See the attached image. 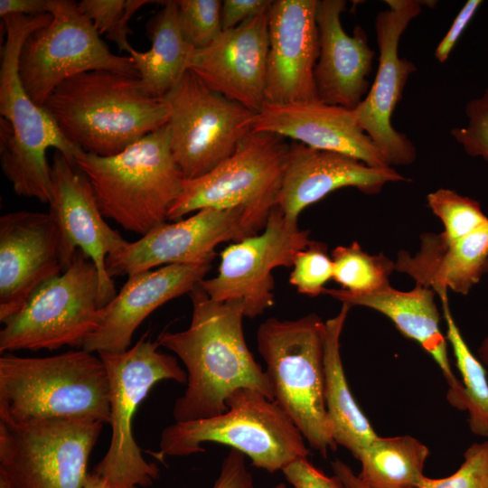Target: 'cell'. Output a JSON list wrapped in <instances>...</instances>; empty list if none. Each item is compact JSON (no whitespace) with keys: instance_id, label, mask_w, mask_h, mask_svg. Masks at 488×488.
Listing matches in <instances>:
<instances>
[{"instance_id":"obj_1","label":"cell","mask_w":488,"mask_h":488,"mask_svg":"<svg viewBox=\"0 0 488 488\" xmlns=\"http://www.w3.org/2000/svg\"><path fill=\"white\" fill-rule=\"evenodd\" d=\"M189 295L192 304L189 327L180 332L163 331L156 339L186 369V389L173 408L175 422L225 412L227 399L241 388L274 400L269 379L245 340L241 301H215L199 285Z\"/></svg>"},{"instance_id":"obj_2","label":"cell","mask_w":488,"mask_h":488,"mask_svg":"<svg viewBox=\"0 0 488 488\" xmlns=\"http://www.w3.org/2000/svg\"><path fill=\"white\" fill-rule=\"evenodd\" d=\"M62 135L85 153L112 156L168 123L163 100L138 77L98 70L58 86L42 106Z\"/></svg>"},{"instance_id":"obj_3","label":"cell","mask_w":488,"mask_h":488,"mask_svg":"<svg viewBox=\"0 0 488 488\" xmlns=\"http://www.w3.org/2000/svg\"><path fill=\"white\" fill-rule=\"evenodd\" d=\"M51 19L49 13L3 17L6 38L0 62L1 167L16 194L43 203H49L52 189L46 151L55 148L73 164L84 152L62 135L43 107L33 102L20 78L19 57L24 41Z\"/></svg>"},{"instance_id":"obj_4","label":"cell","mask_w":488,"mask_h":488,"mask_svg":"<svg viewBox=\"0 0 488 488\" xmlns=\"http://www.w3.org/2000/svg\"><path fill=\"white\" fill-rule=\"evenodd\" d=\"M47 418L109 422V383L99 356L86 350L48 357H0V421Z\"/></svg>"},{"instance_id":"obj_5","label":"cell","mask_w":488,"mask_h":488,"mask_svg":"<svg viewBox=\"0 0 488 488\" xmlns=\"http://www.w3.org/2000/svg\"><path fill=\"white\" fill-rule=\"evenodd\" d=\"M75 164L89 181L103 216L141 236L165 222L184 182L167 124L117 155L83 152Z\"/></svg>"},{"instance_id":"obj_6","label":"cell","mask_w":488,"mask_h":488,"mask_svg":"<svg viewBox=\"0 0 488 488\" xmlns=\"http://www.w3.org/2000/svg\"><path fill=\"white\" fill-rule=\"evenodd\" d=\"M227 410L212 418L174 422L161 433L155 458L204 452V443L228 446L270 474L308 458L305 440L280 406L262 393L241 388L226 400Z\"/></svg>"},{"instance_id":"obj_7","label":"cell","mask_w":488,"mask_h":488,"mask_svg":"<svg viewBox=\"0 0 488 488\" xmlns=\"http://www.w3.org/2000/svg\"><path fill=\"white\" fill-rule=\"evenodd\" d=\"M325 322L310 314L295 320L268 318L257 332L274 400L309 446L326 457L336 443L324 399Z\"/></svg>"},{"instance_id":"obj_8","label":"cell","mask_w":488,"mask_h":488,"mask_svg":"<svg viewBox=\"0 0 488 488\" xmlns=\"http://www.w3.org/2000/svg\"><path fill=\"white\" fill-rule=\"evenodd\" d=\"M142 336L123 352H99L109 383L108 448L93 473L110 488H146L159 478L158 466L147 462L134 436V418L152 388L162 380L186 384L187 373L177 359L158 351Z\"/></svg>"},{"instance_id":"obj_9","label":"cell","mask_w":488,"mask_h":488,"mask_svg":"<svg viewBox=\"0 0 488 488\" xmlns=\"http://www.w3.org/2000/svg\"><path fill=\"white\" fill-rule=\"evenodd\" d=\"M99 279L81 250L63 273L39 286L25 305L2 321L1 353L82 347L100 322Z\"/></svg>"},{"instance_id":"obj_10","label":"cell","mask_w":488,"mask_h":488,"mask_svg":"<svg viewBox=\"0 0 488 488\" xmlns=\"http://www.w3.org/2000/svg\"><path fill=\"white\" fill-rule=\"evenodd\" d=\"M290 142L267 132L252 131L233 154L212 171L185 180L167 220L206 208H243L264 229L278 192Z\"/></svg>"},{"instance_id":"obj_11","label":"cell","mask_w":488,"mask_h":488,"mask_svg":"<svg viewBox=\"0 0 488 488\" xmlns=\"http://www.w3.org/2000/svg\"><path fill=\"white\" fill-rule=\"evenodd\" d=\"M50 23L33 31L24 41L19 57L23 88L42 107L65 80L98 70L138 77L130 56L113 54L79 3L48 0Z\"/></svg>"},{"instance_id":"obj_12","label":"cell","mask_w":488,"mask_h":488,"mask_svg":"<svg viewBox=\"0 0 488 488\" xmlns=\"http://www.w3.org/2000/svg\"><path fill=\"white\" fill-rule=\"evenodd\" d=\"M103 425L88 418L0 421V474L15 488H83Z\"/></svg>"},{"instance_id":"obj_13","label":"cell","mask_w":488,"mask_h":488,"mask_svg":"<svg viewBox=\"0 0 488 488\" xmlns=\"http://www.w3.org/2000/svg\"><path fill=\"white\" fill-rule=\"evenodd\" d=\"M162 99L171 151L185 180L212 171L252 132L257 112L211 89L189 70Z\"/></svg>"},{"instance_id":"obj_14","label":"cell","mask_w":488,"mask_h":488,"mask_svg":"<svg viewBox=\"0 0 488 488\" xmlns=\"http://www.w3.org/2000/svg\"><path fill=\"white\" fill-rule=\"evenodd\" d=\"M309 234L276 205L263 231L226 247L217 275L199 286L215 301H241L245 317L261 315L274 304L272 271L292 267L297 253L312 242Z\"/></svg>"},{"instance_id":"obj_15","label":"cell","mask_w":488,"mask_h":488,"mask_svg":"<svg viewBox=\"0 0 488 488\" xmlns=\"http://www.w3.org/2000/svg\"><path fill=\"white\" fill-rule=\"evenodd\" d=\"M385 3L389 8L380 12L374 22L380 52L375 80L353 112L359 126L392 167L411 164L418 155L412 141L393 127L391 118L409 76L417 70L411 61L399 57V44L410 22L421 13L422 2Z\"/></svg>"},{"instance_id":"obj_16","label":"cell","mask_w":488,"mask_h":488,"mask_svg":"<svg viewBox=\"0 0 488 488\" xmlns=\"http://www.w3.org/2000/svg\"><path fill=\"white\" fill-rule=\"evenodd\" d=\"M262 230L243 208L198 211L185 220L161 223L136 241L107 257L110 277L151 270L160 265L213 260L221 242H237Z\"/></svg>"},{"instance_id":"obj_17","label":"cell","mask_w":488,"mask_h":488,"mask_svg":"<svg viewBox=\"0 0 488 488\" xmlns=\"http://www.w3.org/2000/svg\"><path fill=\"white\" fill-rule=\"evenodd\" d=\"M51 178L49 212L61 234L63 269H68L79 249L94 262L101 308L117 295L114 281L106 270L107 257L120 250L127 241L105 221L86 175L59 151L52 157Z\"/></svg>"},{"instance_id":"obj_18","label":"cell","mask_w":488,"mask_h":488,"mask_svg":"<svg viewBox=\"0 0 488 488\" xmlns=\"http://www.w3.org/2000/svg\"><path fill=\"white\" fill-rule=\"evenodd\" d=\"M64 272L61 234L50 212L18 211L0 218V321Z\"/></svg>"},{"instance_id":"obj_19","label":"cell","mask_w":488,"mask_h":488,"mask_svg":"<svg viewBox=\"0 0 488 488\" xmlns=\"http://www.w3.org/2000/svg\"><path fill=\"white\" fill-rule=\"evenodd\" d=\"M319 0H276L268 18L265 100L289 104L319 100L314 70L319 51Z\"/></svg>"},{"instance_id":"obj_20","label":"cell","mask_w":488,"mask_h":488,"mask_svg":"<svg viewBox=\"0 0 488 488\" xmlns=\"http://www.w3.org/2000/svg\"><path fill=\"white\" fill-rule=\"evenodd\" d=\"M270 6L194 50L189 62V70L207 87L255 112L266 103Z\"/></svg>"},{"instance_id":"obj_21","label":"cell","mask_w":488,"mask_h":488,"mask_svg":"<svg viewBox=\"0 0 488 488\" xmlns=\"http://www.w3.org/2000/svg\"><path fill=\"white\" fill-rule=\"evenodd\" d=\"M211 262L170 264L129 275L119 293L99 309V325L81 349L94 353L127 351L144 320L166 302L189 294L205 278Z\"/></svg>"},{"instance_id":"obj_22","label":"cell","mask_w":488,"mask_h":488,"mask_svg":"<svg viewBox=\"0 0 488 488\" xmlns=\"http://www.w3.org/2000/svg\"><path fill=\"white\" fill-rule=\"evenodd\" d=\"M406 180L393 167H371L348 155L291 141L277 206L287 221L297 223L304 209L338 189L354 187L376 194L389 183Z\"/></svg>"},{"instance_id":"obj_23","label":"cell","mask_w":488,"mask_h":488,"mask_svg":"<svg viewBox=\"0 0 488 488\" xmlns=\"http://www.w3.org/2000/svg\"><path fill=\"white\" fill-rule=\"evenodd\" d=\"M252 131L276 134L314 149L348 155L371 167H391L357 123L353 109L320 100L265 103L256 113Z\"/></svg>"},{"instance_id":"obj_24","label":"cell","mask_w":488,"mask_h":488,"mask_svg":"<svg viewBox=\"0 0 488 488\" xmlns=\"http://www.w3.org/2000/svg\"><path fill=\"white\" fill-rule=\"evenodd\" d=\"M343 0H319L316 22L320 51L314 70L318 99L325 104L354 109L365 98L374 52L361 26L347 34L341 23Z\"/></svg>"},{"instance_id":"obj_25","label":"cell","mask_w":488,"mask_h":488,"mask_svg":"<svg viewBox=\"0 0 488 488\" xmlns=\"http://www.w3.org/2000/svg\"><path fill=\"white\" fill-rule=\"evenodd\" d=\"M323 294L351 307H367L388 317L404 336L418 343L431 356L449 387L447 400L453 407L465 410L464 387L451 367L447 341L440 328L436 294L432 289L416 285L411 290L401 291L389 285L362 294L325 287Z\"/></svg>"},{"instance_id":"obj_26","label":"cell","mask_w":488,"mask_h":488,"mask_svg":"<svg viewBox=\"0 0 488 488\" xmlns=\"http://www.w3.org/2000/svg\"><path fill=\"white\" fill-rule=\"evenodd\" d=\"M488 260V222L457 240L442 233L420 236L418 251L400 250L395 270L409 276L416 285L432 289L438 296L448 290L466 296L484 275Z\"/></svg>"},{"instance_id":"obj_27","label":"cell","mask_w":488,"mask_h":488,"mask_svg":"<svg viewBox=\"0 0 488 488\" xmlns=\"http://www.w3.org/2000/svg\"><path fill=\"white\" fill-rule=\"evenodd\" d=\"M350 309L342 304L339 313L325 321L324 399L334 442L356 458L378 435L351 392L342 361L340 339Z\"/></svg>"},{"instance_id":"obj_28","label":"cell","mask_w":488,"mask_h":488,"mask_svg":"<svg viewBox=\"0 0 488 488\" xmlns=\"http://www.w3.org/2000/svg\"><path fill=\"white\" fill-rule=\"evenodd\" d=\"M163 7L146 23L152 46L133 50L131 57L141 86L151 97L162 99L189 70L194 49L180 29L176 0L162 1Z\"/></svg>"},{"instance_id":"obj_29","label":"cell","mask_w":488,"mask_h":488,"mask_svg":"<svg viewBox=\"0 0 488 488\" xmlns=\"http://www.w3.org/2000/svg\"><path fill=\"white\" fill-rule=\"evenodd\" d=\"M428 455L427 446L411 436H378L356 457L358 476L370 488H418Z\"/></svg>"},{"instance_id":"obj_30","label":"cell","mask_w":488,"mask_h":488,"mask_svg":"<svg viewBox=\"0 0 488 488\" xmlns=\"http://www.w3.org/2000/svg\"><path fill=\"white\" fill-rule=\"evenodd\" d=\"M439 298L446 325V338L462 377L469 428L476 436L488 437V379L485 367L466 343L452 314L448 295Z\"/></svg>"},{"instance_id":"obj_31","label":"cell","mask_w":488,"mask_h":488,"mask_svg":"<svg viewBox=\"0 0 488 488\" xmlns=\"http://www.w3.org/2000/svg\"><path fill=\"white\" fill-rule=\"evenodd\" d=\"M331 258L333 280L344 290L362 294L390 285L389 277L395 270V261L382 252L371 255L353 241L350 245L334 248Z\"/></svg>"},{"instance_id":"obj_32","label":"cell","mask_w":488,"mask_h":488,"mask_svg":"<svg viewBox=\"0 0 488 488\" xmlns=\"http://www.w3.org/2000/svg\"><path fill=\"white\" fill-rule=\"evenodd\" d=\"M431 211L441 221L443 236L450 241L466 237L488 222L478 201L440 188L427 195Z\"/></svg>"},{"instance_id":"obj_33","label":"cell","mask_w":488,"mask_h":488,"mask_svg":"<svg viewBox=\"0 0 488 488\" xmlns=\"http://www.w3.org/2000/svg\"><path fill=\"white\" fill-rule=\"evenodd\" d=\"M156 3L147 0H82L79 3L81 12L89 19L99 35L115 42L121 52L128 54L134 48L128 42L132 33L129 21L143 5Z\"/></svg>"},{"instance_id":"obj_34","label":"cell","mask_w":488,"mask_h":488,"mask_svg":"<svg viewBox=\"0 0 488 488\" xmlns=\"http://www.w3.org/2000/svg\"><path fill=\"white\" fill-rule=\"evenodd\" d=\"M180 29L194 49H202L222 32L220 0H176Z\"/></svg>"},{"instance_id":"obj_35","label":"cell","mask_w":488,"mask_h":488,"mask_svg":"<svg viewBox=\"0 0 488 488\" xmlns=\"http://www.w3.org/2000/svg\"><path fill=\"white\" fill-rule=\"evenodd\" d=\"M289 282L298 293L314 297L323 294L325 284L333 279V265L324 243L312 240L297 253Z\"/></svg>"},{"instance_id":"obj_36","label":"cell","mask_w":488,"mask_h":488,"mask_svg":"<svg viewBox=\"0 0 488 488\" xmlns=\"http://www.w3.org/2000/svg\"><path fill=\"white\" fill-rule=\"evenodd\" d=\"M418 488H488V440L468 446L454 474L438 479L424 476Z\"/></svg>"},{"instance_id":"obj_37","label":"cell","mask_w":488,"mask_h":488,"mask_svg":"<svg viewBox=\"0 0 488 488\" xmlns=\"http://www.w3.org/2000/svg\"><path fill=\"white\" fill-rule=\"evenodd\" d=\"M466 123L451 130L452 137L472 157L488 162V88L465 106Z\"/></svg>"},{"instance_id":"obj_38","label":"cell","mask_w":488,"mask_h":488,"mask_svg":"<svg viewBox=\"0 0 488 488\" xmlns=\"http://www.w3.org/2000/svg\"><path fill=\"white\" fill-rule=\"evenodd\" d=\"M282 472L293 488H343L334 475L328 476L312 465L308 458L296 460Z\"/></svg>"},{"instance_id":"obj_39","label":"cell","mask_w":488,"mask_h":488,"mask_svg":"<svg viewBox=\"0 0 488 488\" xmlns=\"http://www.w3.org/2000/svg\"><path fill=\"white\" fill-rule=\"evenodd\" d=\"M211 488H254L253 477L247 467L246 456L242 453L230 449Z\"/></svg>"},{"instance_id":"obj_40","label":"cell","mask_w":488,"mask_h":488,"mask_svg":"<svg viewBox=\"0 0 488 488\" xmlns=\"http://www.w3.org/2000/svg\"><path fill=\"white\" fill-rule=\"evenodd\" d=\"M271 0H223L221 8L222 31L230 30L268 8Z\"/></svg>"},{"instance_id":"obj_41","label":"cell","mask_w":488,"mask_h":488,"mask_svg":"<svg viewBox=\"0 0 488 488\" xmlns=\"http://www.w3.org/2000/svg\"><path fill=\"white\" fill-rule=\"evenodd\" d=\"M481 0H468L454 19L449 30L435 50V58L444 63L448 59L460 36L482 5Z\"/></svg>"},{"instance_id":"obj_42","label":"cell","mask_w":488,"mask_h":488,"mask_svg":"<svg viewBox=\"0 0 488 488\" xmlns=\"http://www.w3.org/2000/svg\"><path fill=\"white\" fill-rule=\"evenodd\" d=\"M48 0H1L0 16H40L47 13Z\"/></svg>"},{"instance_id":"obj_43","label":"cell","mask_w":488,"mask_h":488,"mask_svg":"<svg viewBox=\"0 0 488 488\" xmlns=\"http://www.w3.org/2000/svg\"><path fill=\"white\" fill-rule=\"evenodd\" d=\"M333 475L341 482L343 488H370L354 474L352 468L340 459L331 464Z\"/></svg>"},{"instance_id":"obj_44","label":"cell","mask_w":488,"mask_h":488,"mask_svg":"<svg viewBox=\"0 0 488 488\" xmlns=\"http://www.w3.org/2000/svg\"><path fill=\"white\" fill-rule=\"evenodd\" d=\"M83 488H110L108 483L95 473L88 474Z\"/></svg>"},{"instance_id":"obj_45","label":"cell","mask_w":488,"mask_h":488,"mask_svg":"<svg viewBox=\"0 0 488 488\" xmlns=\"http://www.w3.org/2000/svg\"><path fill=\"white\" fill-rule=\"evenodd\" d=\"M478 356L483 365L488 367V333L478 347Z\"/></svg>"},{"instance_id":"obj_46","label":"cell","mask_w":488,"mask_h":488,"mask_svg":"<svg viewBox=\"0 0 488 488\" xmlns=\"http://www.w3.org/2000/svg\"><path fill=\"white\" fill-rule=\"evenodd\" d=\"M0 488H15V487L3 474H0Z\"/></svg>"},{"instance_id":"obj_47","label":"cell","mask_w":488,"mask_h":488,"mask_svg":"<svg viewBox=\"0 0 488 488\" xmlns=\"http://www.w3.org/2000/svg\"><path fill=\"white\" fill-rule=\"evenodd\" d=\"M272 488H286V485L282 483L276 484Z\"/></svg>"},{"instance_id":"obj_48","label":"cell","mask_w":488,"mask_h":488,"mask_svg":"<svg viewBox=\"0 0 488 488\" xmlns=\"http://www.w3.org/2000/svg\"><path fill=\"white\" fill-rule=\"evenodd\" d=\"M484 274H488V260H487L486 265L484 267Z\"/></svg>"}]
</instances>
